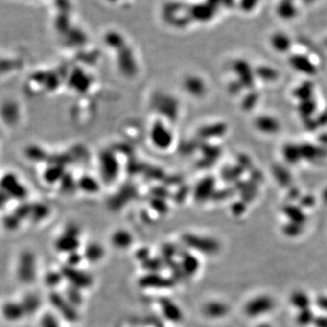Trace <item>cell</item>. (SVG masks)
<instances>
[{"label":"cell","instance_id":"obj_1","mask_svg":"<svg viewBox=\"0 0 327 327\" xmlns=\"http://www.w3.org/2000/svg\"><path fill=\"white\" fill-rule=\"evenodd\" d=\"M183 244L192 251L206 256H213L220 250V244L213 237L195 234H185L182 236Z\"/></svg>","mask_w":327,"mask_h":327},{"label":"cell","instance_id":"obj_2","mask_svg":"<svg viewBox=\"0 0 327 327\" xmlns=\"http://www.w3.org/2000/svg\"><path fill=\"white\" fill-rule=\"evenodd\" d=\"M17 277L21 283L30 284L38 277V263L35 254L25 250L19 255L17 264Z\"/></svg>","mask_w":327,"mask_h":327},{"label":"cell","instance_id":"obj_3","mask_svg":"<svg viewBox=\"0 0 327 327\" xmlns=\"http://www.w3.org/2000/svg\"><path fill=\"white\" fill-rule=\"evenodd\" d=\"M60 271L63 275L64 280H66L71 286L82 291L90 288L94 283L93 277L88 272L79 269V267L64 264Z\"/></svg>","mask_w":327,"mask_h":327},{"label":"cell","instance_id":"obj_4","mask_svg":"<svg viewBox=\"0 0 327 327\" xmlns=\"http://www.w3.org/2000/svg\"><path fill=\"white\" fill-rule=\"evenodd\" d=\"M275 307L276 302L271 296L260 295L253 297L245 304L244 312L248 317L257 318L270 314Z\"/></svg>","mask_w":327,"mask_h":327},{"label":"cell","instance_id":"obj_5","mask_svg":"<svg viewBox=\"0 0 327 327\" xmlns=\"http://www.w3.org/2000/svg\"><path fill=\"white\" fill-rule=\"evenodd\" d=\"M48 300L53 308L55 309L57 314L63 317L66 321L76 323L79 319L76 306H74L63 294L52 291L48 296Z\"/></svg>","mask_w":327,"mask_h":327},{"label":"cell","instance_id":"obj_6","mask_svg":"<svg viewBox=\"0 0 327 327\" xmlns=\"http://www.w3.org/2000/svg\"><path fill=\"white\" fill-rule=\"evenodd\" d=\"M79 229L77 227H67L64 233L57 238L55 243V248L60 253L66 254L67 256L71 253L78 251L80 246L79 240Z\"/></svg>","mask_w":327,"mask_h":327},{"label":"cell","instance_id":"obj_7","mask_svg":"<svg viewBox=\"0 0 327 327\" xmlns=\"http://www.w3.org/2000/svg\"><path fill=\"white\" fill-rule=\"evenodd\" d=\"M139 285L144 289H170L175 285V279L160 273H146L139 278Z\"/></svg>","mask_w":327,"mask_h":327},{"label":"cell","instance_id":"obj_8","mask_svg":"<svg viewBox=\"0 0 327 327\" xmlns=\"http://www.w3.org/2000/svg\"><path fill=\"white\" fill-rule=\"evenodd\" d=\"M158 304L162 315L167 321L175 324L183 321L184 314L182 309L174 300L169 297L163 296L158 299Z\"/></svg>","mask_w":327,"mask_h":327},{"label":"cell","instance_id":"obj_9","mask_svg":"<svg viewBox=\"0 0 327 327\" xmlns=\"http://www.w3.org/2000/svg\"><path fill=\"white\" fill-rule=\"evenodd\" d=\"M230 308L226 303L212 300L203 305L202 312L205 316L210 319H221L229 314Z\"/></svg>","mask_w":327,"mask_h":327},{"label":"cell","instance_id":"obj_10","mask_svg":"<svg viewBox=\"0 0 327 327\" xmlns=\"http://www.w3.org/2000/svg\"><path fill=\"white\" fill-rule=\"evenodd\" d=\"M178 266L184 276L192 277L199 270L200 263L198 258L193 254L186 252L181 256L180 262H178Z\"/></svg>","mask_w":327,"mask_h":327},{"label":"cell","instance_id":"obj_11","mask_svg":"<svg viewBox=\"0 0 327 327\" xmlns=\"http://www.w3.org/2000/svg\"><path fill=\"white\" fill-rule=\"evenodd\" d=\"M3 316L5 317L6 321L19 322L25 316V310L23 308V305L21 302H15V301H8L5 303L2 308Z\"/></svg>","mask_w":327,"mask_h":327},{"label":"cell","instance_id":"obj_12","mask_svg":"<svg viewBox=\"0 0 327 327\" xmlns=\"http://www.w3.org/2000/svg\"><path fill=\"white\" fill-rule=\"evenodd\" d=\"M290 65L298 72L308 75V76H313L316 73V69L315 65L312 63L309 58H307L302 55H295L292 57H290Z\"/></svg>","mask_w":327,"mask_h":327},{"label":"cell","instance_id":"obj_13","mask_svg":"<svg viewBox=\"0 0 327 327\" xmlns=\"http://www.w3.org/2000/svg\"><path fill=\"white\" fill-rule=\"evenodd\" d=\"M106 255V250L103 245L99 243L93 242L89 243L83 251V256L85 260H87L91 264L99 263Z\"/></svg>","mask_w":327,"mask_h":327},{"label":"cell","instance_id":"obj_14","mask_svg":"<svg viewBox=\"0 0 327 327\" xmlns=\"http://www.w3.org/2000/svg\"><path fill=\"white\" fill-rule=\"evenodd\" d=\"M134 238L132 234L126 230L120 229L116 231L111 235V244L116 249L118 250H126L133 245Z\"/></svg>","mask_w":327,"mask_h":327},{"label":"cell","instance_id":"obj_15","mask_svg":"<svg viewBox=\"0 0 327 327\" xmlns=\"http://www.w3.org/2000/svg\"><path fill=\"white\" fill-rule=\"evenodd\" d=\"M256 126L258 130L264 134H276L280 129V124L276 118L268 117V116H262L256 120Z\"/></svg>","mask_w":327,"mask_h":327},{"label":"cell","instance_id":"obj_16","mask_svg":"<svg viewBox=\"0 0 327 327\" xmlns=\"http://www.w3.org/2000/svg\"><path fill=\"white\" fill-rule=\"evenodd\" d=\"M272 47L278 53H286L291 48L292 41L289 36L283 32L275 33L270 39Z\"/></svg>","mask_w":327,"mask_h":327},{"label":"cell","instance_id":"obj_17","mask_svg":"<svg viewBox=\"0 0 327 327\" xmlns=\"http://www.w3.org/2000/svg\"><path fill=\"white\" fill-rule=\"evenodd\" d=\"M20 302L25 310V315H33L41 307V299L34 293L26 294Z\"/></svg>","mask_w":327,"mask_h":327},{"label":"cell","instance_id":"obj_18","mask_svg":"<svg viewBox=\"0 0 327 327\" xmlns=\"http://www.w3.org/2000/svg\"><path fill=\"white\" fill-rule=\"evenodd\" d=\"M290 303L295 308L299 311H304L310 308L311 299L308 294L304 291H296L290 296Z\"/></svg>","mask_w":327,"mask_h":327},{"label":"cell","instance_id":"obj_19","mask_svg":"<svg viewBox=\"0 0 327 327\" xmlns=\"http://www.w3.org/2000/svg\"><path fill=\"white\" fill-rule=\"evenodd\" d=\"M234 70L235 74L241 77V82L246 86H251L253 84V73L249 65L243 60H238L234 65Z\"/></svg>","mask_w":327,"mask_h":327},{"label":"cell","instance_id":"obj_20","mask_svg":"<svg viewBox=\"0 0 327 327\" xmlns=\"http://www.w3.org/2000/svg\"><path fill=\"white\" fill-rule=\"evenodd\" d=\"M277 13L282 19H292L296 16V6L290 0H284L278 5Z\"/></svg>","mask_w":327,"mask_h":327},{"label":"cell","instance_id":"obj_21","mask_svg":"<svg viewBox=\"0 0 327 327\" xmlns=\"http://www.w3.org/2000/svg\"><path fill=\"white\" fill-rule=\"evenodd\" d=\"M63 280V275L60 269L57 271H48L44 277L45 284L51 289H55L58 285H60Z\"/></svg>","mask_w":327,"mask_h":327},{"label":"cell","instance_id":"obj_22","mask_svg":"<svg viewBox=\"0 0 327 327\" xmlns=\"http://www.w3.org/2000/svg\"><path fill=\"white\" fill-rule=\"evenodd\" d=\"M64 296H66V298L70 301L74 306H79L83 303V295H82V290L76 288L74 286L71 285H68V288L66 290Z\"/></svg>","mask_w":327,"mask_h":327},{"label":"cell","instance_id":"obj_23","mask_svg":"<svg viewBox=\"0 0 327 327\" xmlns=\"http://www.w3.org/2000/svg\"><path fill=\"white\" fill-rule=\"evenodd\" d=\"M143 267L147 273H159L165 266L163 259L161 257H150L142 263Z\"/></svg>","mask_w":327,"mask_h":327},{"label":"cell","instance_id":"obj_24","mask_svg":"<svg viewBox=\"0 0 327 327\" xmlns=\"http://www.w3.org/2000/svg\"><path fill=\"white\" fill-rule=\"evenodd\" d=\"M284 157L290 163L297 162L298 159L302 157L301 147H296L295 145H287L284 147Z\"/></svg>","mask_w":327,"mask_h":327},{"label":"cell","instance_id":"obj_25","mask_svg":"<svg viewBox=\"0 0 327 327\" xmlns=\"http://www.w3.org/2000/svg\"><path fill=\"white\" fill-rule=\"evenodd\" d=\"M40 327H61V325L56 315L47 312L41 317Z\"/></svg>","mask_w":327,"mask_h":327},{"label":"cell","instance_id":"obj_26","mask_svg":"<svg viewBox=\"0 0 327 327\" xmlns=\"http://www.w3.org/2000/svg\"><path fill=\"white\" fill-rule=\"evenodd\" d=\"M315 318L314 314L310 308L304 310V311H299L298 315H297V322L301 326H308L310 324L315 322Z\"/></svg>","mask_w":327,"mask_h":327},{"label":"cell","instance_id":"obj_27","mask_svg":"<svg viewBox=\"0 0 327 327\" xmlns=\"http://www.w3.org/2000/svg\"><path fill=\"white\" fill-rule=\"evenodd\" d=\"M84 259L85 258L83 256V253L81 254L78 251L74 252L67 256V263L65 264H68L70 266H74V267H78Z\"/></svg>","mask_w":327,"mask_h":327},{"label":"cell","instance_id":"obj_28","mask_svg":"<svg viewBox=\"0 0 327 327\" xmlns=\"http://www.w3.org/2000/svg\"><path fill=\"white\" fill-rule=\"evenodd\" d=\"M311 86H307V85H304L302 87L298 88L296 90V95L298 97H300L301 99H307L310 95V93H311Z\"/></svg>","mask_w":327,"mask_h":327},{"label":"cell","instance_id":"obj_29","mask_svg":"<svg viewBox=\"0 0 327 327\" xmlns=\"http://www.w3.org/2000/svg\"><path fill=\"white\" fill-rule=\"evenodd\" d=\"M137 257L139 259L141 263L145 262V260H147L148 258L151 257H150V252L148 248H141L137 252Z\"/></svg>","mask_w":327,"mask_h":327},{"label":"cell","instance_id":"obj_30","mask_svg":"<svg viewBox=\"0 0 327 327\" xmlns=\"http://www.w3.org/2000/svg\"><path fill=\"white\" fill-rule=\"evenodd\" d=\"M258 74L262 76V77L266 78V79H268V78L271 79V78L276 77V72H274L270 69H261V70H259Z\"/></svg>","mask_w":327,"mask_h":327},{"label":"cell","instance_id":"obj_31","mask_svg":"<svg viewBox=\"0 0 327 327\" xmlns=\"http://www.w3.org/2000/svg\"><path fill=\"white\" fill-rule=\"evenodd\" d=\"M258 0H241V6L245 10H250L257 5Z\"/></svg>","mask_w":327,"mask_h":327},{"label":"cell","instance_id":"obj_32","mask_svg":"<svg viewBox=\"0 0 327 327\" xmlns=\"http://www.w3.org/2000/svg\"><path fill=\"white\" fill-rule=\"evenodd\" d=\"M316 304L319 308L327 313V296H320L317 297Z\"/></svg>","mask_w":327,"mask_h":327},{"label":"cell","instance_id":"obj_33","mask_svg":"<svg viewBox=\"0 0 327 327\" xmlns=\"http://www.w3.org/2000/svg\"><path fill=\"white\" fill-rule=\"evenodd\" d=\"M315 323L317 327H327V316L315 318Z\"/></svg>","mask_w":327,"mask_h":327},{"label":"cell","instance_id":"obj_34","mask_svg":"<svg viewBox=\"0 0 327 327\" xmlns=\"http://www.w3.org/2000/svg\"><path fill=\"white\" fill-rule=\"evenodd\" d=\"M257 327H274L271 324H268V323H261L257 326Z\"/></svg>","mask_w":327,"mask_h":327}]
</instances>
